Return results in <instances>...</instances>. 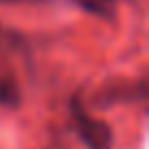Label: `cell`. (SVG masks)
<instances>
[{
  "label": "cell",
  "mask_w": 149,
  "mask_h": 149,
  "mask_svg": "<svg viewBox=\"0 0 149 149\" xmlns=\"http://www.w3.org/2000/svg\"><path fill=\"white\" fill-rule=\"evenodd\" d=\"M72 116L77 123V130H79V138L84 140L88 149H112L114 138H112L110 125L103 121H97V118H90L77 99L72 101Z\"/></svg>",
  "instance_id": "obj_1"
},
{
  "label": "cell",
  "mask_w": 149,
  "mask_h": 149,
  "mask_svg": "<svg viewBox=\"0 0 149 149\" xmlns=\"http://www.w3.org/2000/svg\"><path fill=\"white\" fill-rule=\"evenodd\" d=\"M20 90L9 74H0V103L2 105H18Z\"/></svg>",
  "instance_id": "obj_2"
},
{
  "label": "cell",
  "mask_w": 149,
  "mask_h": 149,
  "mask_svg": "<svg viewBox=\"0 0 149 149\" xmlns=\"http://www.w3.org/2000/svg\"><path fill=\"white\" fill-rule=\"evenodd\" d=\"M81 7H86V9H90V11H94V13H101L103 11V7H101V2L99 0H77Z\"/></svg>",
  "instance_id": "obj_3"
}]
</instances>
